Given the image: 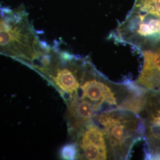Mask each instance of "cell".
<instances>
[{
  "label": "cell",
  "instance_id": "obj_1",
  "mask_svg": "<svg viewBox=\"0 0 160 160\" xmlns=\"http://www.w3.org/2000/svg\"><path fill=\"white\" fill-rule=\"evenodd\" d=\"M39 40L23 6L0 5V53L29 67L49 48Z\"/></svg>",
  "mask_w": 160,
  "mask_h": 160
},
{
  "label": "cell",
  "instance_id": "obj_2",
  "mask_svg": "<svg viewBox=\"0 0 160 160\" xmlns=\"http://www.w3.org/2000/svg\"><path fill=\"white\" fill-rule=\"evenodd\" d=\"M103 130L110 158L127 160L135 145L145 139V126L139 114L122 109L103 111L94 120Z\"/></svg>",
  "mask_w": 160,
  "mask_h": 160
},
{
  "label": "cell",
  "instance_id": "obj_3",
  "mask_svg": "<svg viewBox=\"0 0 160 160\" xmlns=\"http://www.w3.org/2000/svg\"><path fill=\"white\" fill-rule=\"evenodd\" d=\"M74 139L78 148V159L104 160L110 158L104 133L94 122L87 125Z\"/></svg>",
  "mask_w": 160,
  "mask_h": 160
},
{
  "label": "cell",
  "instance_id": "obj_4",
  "mask_svg": "<svg viewBox=\"0 0 160 160\" xmlns=\"http://www.w3.org/2000/svg\"><path fill=\"white\" fill-rule=\"evenodd\" d=\"M153 19L160 20V0H135L131 10L120 23L132 25Z\"/></svg>",
  "mask_w": 160,
  "mask_h": 160
},
{
  "label": "cell",
  "instance_id": "obj_5",
  "mask_svg": "<svg viewBox=\"0 0 160 160\" xmlns=\"http://www.w3.org/2000/svg\"><path fill=\"white\" fill-rule=\"evenodd\" d=\"M60 156L63 160L78 159V148L77 143L74 142L65 145L61 149Z\"/></svg>",
  "mask_w": 160,
  "mask_h": 160
},
{
  "label": "cell",
  "instance_id": "obj_6",
  "mask_svg": "<svg viewBox=\"0 0 160 160\" xmlns=\"http://www.w3.org/2000/svg\"><path fill=\"white\" fill-rule=\"evenodd\" d=\"M151 116H153V117H155L156 118H158V119H160V109L157 110L156 113L154 114H151Z\"/></svg>",
  "mask_w": 160,
  "mask_h": 160
}]
</instances>
